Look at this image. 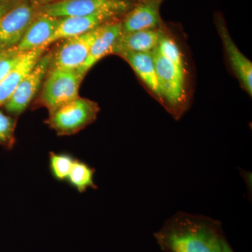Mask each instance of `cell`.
Here are the masks:
<instances>
[{"mask_svg":"<svg viewBox=\"0 0 252 252\" xmlns=\"http://www.w3.org/2000/svg\"><path fill=\"white\" fill-rule=\"evenodd\" d=\"M76 159L77 158L68 153L50 152L49 169L55 180L59 182L67 181Z\"/></svg>","mask_w":252,"mask_h":252,"instance_id":"obj_18","label":"cell"},{"mask_svg":"<svg viewBox=\"0 0 252 252\" xmlns=\"http://www.w3.org/2000/svg\"><path fill=\"white\" fill-rule=\"evenodd\" d=\"M120 15L115 11H102L88 16L61 18L57 28L46 43L44 48H47L56 41L85 34Z\"/></svg>","mask_w":252,"mask_h":252,"instance_id":"obj_9","label":"cell"},{"mask_svg":"<svg viewBox=\"0 0 252 252\" xmlns=\"http://www.w3.org/2000/svg\"><path fill=\"white\" fill-rule=\"evenodd\" d=\"M163 34L158 29L122 33L113 46L112 54L119 56L124 52H153Z\"/></svg>","mask_w":252,"mask_h":252,"instance_id":"obj_13","label":"cell"},{"mask_svg":"<svg viewBox=\"0 0 252 252\" xmlns=\"http://www.w3.org/2000/svg\"><path fill=\"white\" fill-rule=\"evenodd\" d=\"M133 7L130 0H59L39 6L36 11L63 18L88 16L102 11H113L121 15Z\"/></svg>","mask_w":252,"mask_h":252,"instance_id":"obj_5","label":"cell"},{"mask_svg":"<svg viewBox=\"0 0 252 252\" xmlns=\"http://www.w3.org/2000/svg\"><path fill=\"white\" fill-rule=\"evenodd\" d=\"M51 57L52 54L50 52L43 55L31 72L21 81L4 105L8 112L18 116L27 109L49 71Z\"/></svg>","mask_w":252,"mask_h":252,"instance_id":"obj_7","label":"cell"},{"mask_svg":"<svg viewBox=\"0 0 252 252\" xmlns=\"http://www.w3.org/2000/svg\"><path fill=\"white\" fill-rule=\"evenodd\" d=\"M2 1V0H0V1Z\"/></svg>","mask_w":252,"mask_h":252,"instance_id":"obj_25","label":"cell"},{"mask_svg":"<svg viewBox=\"0 0 252 252\" xmlns=\"http://www.w3.org/2000/svg\"><path fill=\"white\" fill-rule=\"evenodd\" d=\"M156 51L164 59L170 61L177 67L185 70L183 58L180 49L171 38H169L164 34L159 41Z\"/></svg>","mask_w":252,"mask_h":252,"instance_id":"obj_19","label":"cell"},{"mask_svg":"<svg viewBox=\"0 0 252 252\" xmlns=\"http://www.w3.org/2000/svg\"><path fill=\"white\" fill-rule=\"evenodd\" d=\"M15 127L14 119L0 111V144L7 148L14 146Z\"/></svg>","mask_w":252,"mask_h":252,"instance_id":"obj_20","label":"cell"},{"mask_svg":"<svg viewBox=\"0 0 252 252\" xmlns=\"http://www.w3.org/2000/svg\"><path fill=\"white\" fill-rule=\"evenodd\" d=\"M152 54L162 101L178 117L185 107V70L164 59L156 49Z\"/></svg>","mask_w":252,"mask_h":252,"instance_id":"obj_4","label":"cell"},{"mask_svg":"<svg viewBox=\"0 0 252 252\" xmlns=\"http://www.w3.org/2000/svg\"><path fill=\"white\" fill-rule=\"evenodd\" d=\"M46 49L41 47L25 53L17 64L0 81V106L4 105L9 100L21 81L45 54Z\"/></svg>","mask_w":252,"mask_h":252,"instance_id":"obj_12","label":"cell"},{"mask_svg":"<svg viewBox=\"0 0 252 252\" xmlns=\"http://www.w3.org/2000/svg\"><path fill=\"white\" fill-rule=\"evenodd\" d=\"M119 56L130 64L144 84L162 101L152 52H124Z\"/></svg>","mask_w":252,"mask_h":252,"instance_id":"obj_16","label":"cell"},{"mask_svg":"<svg viewBox=\"0 0 252 252\" xmlns=\"http://www.w3.org/2000/svg\"><path fill=\"white\" fill-rule=\"evenodd\" d=\"M35 16L28 1L16 3L0 19V52L16 47Z\"/></svg>","mask_w":252,"mask_h":252,"instance_id":"obj_8","label":"cell"},{"mask_svg":"<svg viewBox=\"0 0 252 252\" xmlns=\"http://www.w3.org/2000/svg\"><path fill=\"white\" fill-rule=\"evenodd\" d=\"M94 174L95 170L89 164L76 159L66 182L79 193H84L89 189H97Z\"/></svg>","mask_w":252,"mask_h":252,"instance_id":"obj_17","label":"cell"},{"mask_svg":"<svg viewBox=\"0 0 252 252\" xmlns=\"http://www.w3.org/2000/svg\"><path fill=\"white\" fill-rule=\"evenodd\" d=\"M162 0H143L127 13L122 22V33L157 29L160 23Z\"/></svg>","mask_w":252,"mask_h":252,"instance_id":"obj_11","label":"cell"},{"mask_svg":"<svg viewBox=\"0 0 252 252\" xmlns=\"http://www.w3.org/2000/svg\"><path fill=\"white\" fill-rule=\"evenodd\" d=\"M99 112L94 101L78 97L50 112L46 121L58 135H72L94 123Z\"/></svg>","mask_w":252,"mask_h":252,"instance_id":"obj_2","label":"cell"},{"mask_svg":"<svg viewBox=\"0 0 252 252\" xmlns=\"http://www.w3.org/2000/svg\"><path fill=\"white\" fill-rule=\"evenodd\" d=\"M103 25L85 34L63 39L59 49L52 54L49 68L79 69L87 59L91 46Z\"/></svg>","mask_w":252,"mask_h":252,"instance_id":"obj_6","label":"cell"},{"mask_svg":"<svg viewBox=\"0 0 252 252\" xmlns=\"http://www.w3.org/2000/svg\"><path fill=\"white\" fill-rule=\"evenodd\" d=\"M59 1V0H30V2L34 6L39 7V6H44L51 4V3L56 2V1Z\"/></svg>","mask_w":252,"mask_h":252,"instance_id":"obj_23","label":"cell"},{"mask_svg":"<svg viewBox=\"0 0 252 252\" xmlns=\"http://www.w3.org/2000/svg\"><path fill=\"white\" fill-rule=\"evenodd\" d=\"M60 19L61 18L36 11L22 39L15 48L23 53L41 47L44 48L46 43L57 28Z\"/></svg>","mask_w":252,"mask_h":252,"instance_id":"obj_10","label":"cell"},{"mask_svg":"<svg viewBox=\"0 0 252 252\" xmlns=\"http://www.w3.org/2000/svg\"><path fill=\"white\" fill-rule=\"evenodd\" d=\"M25 53L18 51L15 47L0 52V81L17 64Z\"/></svg>","mask_w":252,"mask_h":252,"instance_id":"obj_21","label":"cell"},{"mask_svg":"<svg viewBox=\"0 0 252 252\" xmlns=\"http://www.w3.org/2000/svg\"><path fill=\"white\" fill-rule=\"evenodd\" d=\"M48 72L41 102L50 113L79 97V87L85 76L77 69L49 68Z\"/></svg>","mask_w":252,"mask_h":252,"instance_id":"obj_3","label":"cell"},{"mask_svg":"<svg viewBox=\"0 0 252 252\" xmlns=\"http://www.w3.org/2000/svg\"><path fill=\"white\" fill-rule=\"evenodd\" d=\"M222 252H234L229 244L227 242L226 239H224L223 242V247H222Z\"/></svg>","mask_w":252,"mask_h":252,"instance_id":"obj_24","label":"cell"},{"mask_svg":"<svg viewBox=\"0 0 252 252\" xmlns=\"http://www.w3.org/2000/svg\"><path fill=\"white\" fill-rule=\"evenodd\" d=\"M220 34L228 59L243 87L250 95L252 94V63L237 47L221 23L219 24Z\"/></svg>","mask_w":252,"mask_h":252,"instance_id":"obj_15","label":"cell"},{"mask_svg":"<svg viewBox=\"0 0 252 252\" xmlns=\"http://www.w3.org/2000/svg\"><path fill=\"white\" fill-rule=\"evenodd\" d=\"M16 4L14 0H2L0 1V19Z\"/></svg>","mask_w":252,"mask_h":252,"instance_id":"obj_22","label":"cell"},{"mask_svg":"<svg viewBox=\"0 0 252 252\" xmlns=\"http://www.w3.org/2000/svg\"><path fill=\"white\" fill-rule=\"evenodd\" d=\"M165 252H222L225 236L219 220L181 212L154 233Z\"/></svg>","mask_w":252,"mask_h":252,"instance_id":"obj_1","label":"cell"},{"mask_svg":"<svg viewBox=\"0 0 252 252\" xmlns=\"http://www.w3.org/2000/svg\"><path fill=\"white\" fill-rule=\"evenodd\" d=\"M122 33V22H107L102 26L98 36L91 46L90 53L84 64L77 70L86 76V73L104 56L112 54L113 46Z\"/></svg>","mask_w":252,"mask_h":252,"instance_id":"obj_14","label":"cell"}]
</instances>
